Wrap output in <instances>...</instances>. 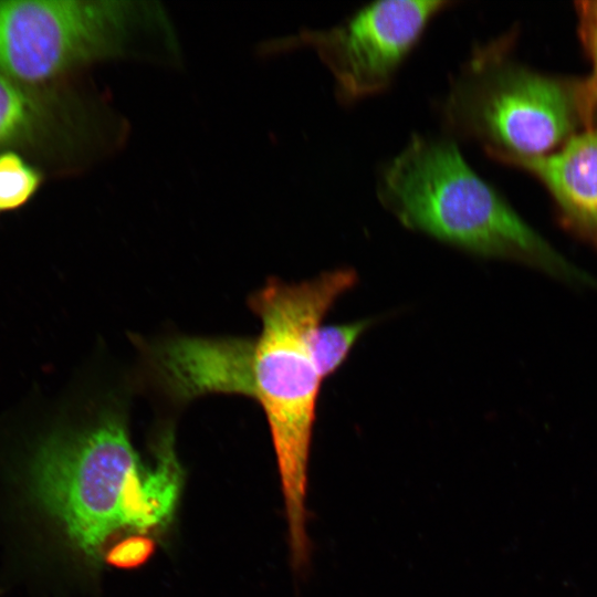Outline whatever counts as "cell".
<instances>
[{
	"instance_id": "obj_1",
	"label": "cell",
	"mask_w": 597,
	"mask_h": 597,
	"mask_svg": "<svg viewBox=\"0 0 597 597\" xmlns=\"http://www.w3.org/2000/svg\"><path fill=\"white\" fill-rule=\"evenodd\" d=\"M28 481L34 502L72 549L97 563L116 533L146 534L171 521L182 469L171 432L158 441L154 467L143 468L124 420L109 415L42 440L29 459Z\"/></svg>"
},
{
	"instance_id": "obj_2",
	"label": "cell",
	"mask_w": 597,
	"mask_h": 597,
	"mask_svg": "<svg viewBox=\"0 0 597 597\" xmlns=\"http://www.w3.org/2000/svg\"><path fill=\"white\" fill-rule=\"evenodd\" d=\"M356 283L357 273L342 268L300 283L271 280L249 300L262 323L255 338L254 399L270 427L295 570L310 566L307 468L323 381L313 358L311 335Z\"/></svg>"
},
{
	"instance_id": "obj_3",
	"label": "cell",
	"mask_w": 597,
	"mask_h": 597,
	"mask_svg": "<svg viewBox=\"0 0 597 597\" xmlns=\"http://www.w3.org/2000/svg\"><path fill=\"white\" fill-rule=\"evenodd\" d=\"M377 197L409 230L473 255L519 262L573 285L597 286L475 172L451 139L413 134L381 168Z\"/></svg>"
},
{
	"instance_id": "obj_4",
	"label": "cell",
	"mask_w": 597,
	"mask_h": 597,
	"mask_svg": "<svg viewBox=\"0 0 597 597\" xmlns=\"http://www.w3.org/2000/svg\"><path fill=\"white\" fill-rule=\"evenodd\" d=\"M510 31L476 44L441 104L447 130L479 144L503 165L545 155L591 125L583 102L580 77L536 71L513 54Z\"/></svg>"
},
{
	"instance_id": "obj_5",
	"label": "cell",
	"mask_w": 597,
	"mask_h": 597,
	"mask_svg": "<svg viewBox=\"0 0 597 597\" xmlns=\"http://www.w3.org/2000/svg\"><path fill=\"white\" fill-rule=\"evenodd\" d=\"M157 12L130 1L1 0L0 75L31 86L118 55Z\"/></svg>"
},
{
	"instance_id": "obj_6",
	"label": "cell",
	"mask_w": 597,
	"mask_h": 597,
	"mask_svg": "<svg viewBox=\"0 0 597 597\" xmlns=\"http://www.w3.org/2000/svg\"><path fill=\"white\" fill-rule=\"evenodd\" d=\"M444 0H388L366 4L341 23L304 30L284 46L314 50L332 73L343 103L387 90L430 22L454 6Z\"/></svg>"
},
{
	"instance_id": "obj_7",
	"label": "cell",
	"mask_w": 597,
	"mask_h": 597,
	"mask_svg": "<svg viewBox=\"0 0 597 597\" xmlns=\"http://www.w3.org/2000/svg\"><path fill=\"white\" fill-rule=\"evenodd\" d=\"M166 391L187 401L206 394H240L254 399L255 338L178 336L150 350Z\"/></svg>"
},
{
	"instance_id": "obj_8",
	"label": "cell",
	"mask_w": 597,
	"mask_h": 597,
	"mask_svg": "<svg viewBox=\"0 0 597 597\" xmlns=\"http://www.w3.org/2000/svg\"><path fill=\"white\" fill-rule=\"evenodd\" d=\"M506 166L536 179L549 196L559 226L597 250V123L551 153Z\"/></svg>"
},
{
	"instance_id": "obj_9",
	"label": "cell",
	"mask_w": 597,
	"mask_h": 597,
	"mask_svg": "<svg viewBox=\"0 0 597 597\" xmlns=\"http://www.w3.org/2000/svg\"><path fill=\"white\" fill-rule=\"evenodd\" d=\"M51 119L45 100L30 86L0 75V148L36 137Z\"/></svg>"
},
{
	"instance_id": "obj_10",
	"label": "cell",
	"mask_w": 597,
	"mask_h": 597,
	"mask_svg": "<svg viewBox=\"0 0 597 597\" xmlns=\"http://www.w3.org/2000/svg\"><path fill=\"white\" fill-rule=\"evenodd\" d=\"M373 323L374 320L364 318L347 323H321L314 328L311 335V349L323 380L338 370L357 341Z\"/></svg>"
},
{
	"instance_id": "obj_11",
	"label": "cell",
	"mask_w": 597,
	"mask_h": 597,
	"mask_svg": "<svg viewBox=\"0 0 597 597\" xmlns=\"http://www.w3.org/2000/svg\"><path fill=\"white\" fill-rule=\"evenodd\" d=\"M42 182L41 172L13 151L0 153V214L31 200Z\"/></svg>"
},
{
	"instance_id": "obj_12",
	"label": "cell",
	"mask_w": 597,
	"mask_h": 597,
	"mask_svg": "<svg viewBox=\"0 0 597 597\" xmlns=\"http://www.w3.org/2000/svg\"><path fill=\"white\" fill-rule=\"evenodd\" d=\"M576 28L589 73L580 77L584 106L591 124L597 123V0L575 2Z\"/></svg>"
},
{
	"instance_id": "obj_13",
	"label": "cell",
	"mask_w": 597,
	"mask_h": 597,
	"mask_svg": "<svg viewBox=\"0 0 597 597\" xmlns=\"http://www.w3.org/2000/svg\"><path fill=\"white\" fill-rule=\"evenodd\" d=\"M154 551L155 542L146 534L130 533L107 549L103 558L113 567L132 569L144 565Z\"/></svg>"
}]
</instances>
